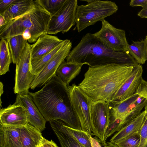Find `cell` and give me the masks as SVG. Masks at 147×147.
<instances>
[{
	"instance_id": "obj_1",
	"label": "cell",
	"mask_w": 147,
	"mask_h": 147,
	"mask_svg": "<svg viewBox=\"0 0 147 147\" xmlns=\"http://www.w3.org/2000/svg\"><path fill=\"white\" fill-rule=\"evenodd\" d=\"M29 94L46 121L60 120L72 128L82 129L67 86L56 74L41 89Z\"/></svg>"
},
{
	"instance_id": "obj_2",
	"label": "cell",
	"mask_w": 147,
	"mask_h": 147,
	"mask_svg": "<svg viewBox=\"0 0 147 147\" xmlns=\"http://www.w3.org/2000/svg\"><path fill=\"white\" fill-rule=\"evenodd\" d=\"M133 66L110 64L89 66L78 86L93 102H109L131 73Z\"/></svg>"
},
{
	"instance_id": "obj_3",
	"label": "cell",
	"mask_w": 147,
	"mask_h": 147,
	"mask_svg": "<svg viewBox=\"0 0 147 147\" xmlns=\"http://www.w3.org/2000/svg\"><path fill=\"white\" fill-rule=\"evenodd\" d=\"M67 62L90 67L110 64L134 66L139 64L128 52L115 51L106 47L93 34L87 33L66 58Z\"/></svg>"
},
{
	"instance_id": "obj_4",
	"label": "cell",
	"mask_w": 147,
	"mask_h": 147,
	"mask_svg": "<svg viewBox=\"0 0 147 147\" xmlns=\"http://www.w3.org/2000/svg\"><path fill=\"white\" fill-rule=\"evenodd\" d=\"M34 1L35 6L32 9L0 27V39L4 38L7 41L27 32L31 35L29 43H35L40 36L47 34L51 16L38 0Z\"/></svg>"
},
{
	"instance_id": "obj_5",
	"label": "cell",
	"mask_w": 147,
	"mask_h": 147,
	"mask_svg": "<svg viewBox=\"0 0 147 147\" xmlns=\"http://www.w3.org/2000/svg\"><path fill=\"white\" fill-rule=\"evenodd\" d=\"M87 5L78 6L77 9L76 22L78 32L88 27L101 21L106 17L116 13L118 6L113 2L99 0H82Z\"/></svg>"
},
{
	"instance_id": "obj_6",
	"label": "cell",
	"mask_w": 147,
	"mask_h": 147,
	"mask_svg": "<svg viewBox=\"0 0 147 147\" xmlns=\"http://www.w3.org/2000/svg\"><path fill=\"white\" fill-rule=\"evenodd\" d=\"M78 6L77 0H65L59 9L51 16L47 34H55L68 31L76 23Z\"/></svg>"
},
{
	"instance_id": "obj_7",
	"label": "cell",
	"mask_w": 147,
	"mask_h": 147,
	"mask_svg": "<svg viewBox=\"0 0 147 147\" xmlns=\"http://www.w3.org/2000/svg\"><path fill=\"white\" fill-rule=\"evenodd\" d=\"M67 87L72 106L80 121L82 130L93 135L90 113L93 102L75 83Z\"/></svg>"
},
{
	"instance_id": "obj_8",
	"label": "cell",
	"mask_w": 147,
	"mask_h": 147,
	"mask_svg": "<svg viewBox=\"0 0 147 147\" xmlns=\"http://www.w3.org/2000/svg\"><path fill=\"white\" fill-rule=\"evenodd\" d=\"M31 61L30 44L28 42L16 64L14 93H29L30 85L35 76L31 72Z\"/></svg>"
},
{
	"instance_id": "obj_9",
	"label": "cell",
	"mask_w": 147,
	"mask_h": 147,
	"mask_svg": "<svg viewBox=\"0 0 147 147\" xmlns=\"http://www.w3.org/2000/svg\"><path fill=\"white\" fill-rule=\"evenodd\" d=\"M101 22L100 29L94 35L108 48L116 52H128L125 31L115 28L105 19Z\"/></svg>"
},
{
	"instance_id": "obj_10",
	"label": "cell",
	"mask_w": 147,
	"mask_h": 147,
	"mask_svg": "<svg viewBox=\"0 0 147 147\" xmlns=\"http://www.w3.org/2000/svg\"><path fill=\"white\" fill-rule=\"evenodd\" d=\"M72 43L68 40L65 44L56 53L35 77L30 88L34 90L44 86L55 74L58 68L69 54Z\"/></svg>"
},
{
	"instance_id": "obj_11",
	"label": "cell",
	"mask_w": 147,
	"mask_h": 147,
	"mask_svg": "<svg viewBox=\"0 0 147 147\" xmlns=\"http://www.w3.org/2000/svg\"><path fill=\"white\" fill-rule=\"evenodd\" d=\"M110 105L107 102H93L90 113L93 135L98 138L100 142L105 146L106 142L105 133L108 125L110 117Z\"/></svg>"
},
{
	"instance_id": "obj_12",
	"label": "cell",
	"mask_w": 147,
	"mask_h": 147,
	"mask_svg": "<svg viewBox=\"0 0 147 147\" xmlns=\"http://www.w3.org/2000/svg\"><path fill=\"white\" fill-rule=\"evenodd\" d=\"M143 71V68L140 64L134 66L130 75L108 103L115 104L121 102L135 94L142 78Z\"/></svg>"
},
{
	"instance_id": "obj_13",
	"label": "cell",
	"mask_w": 147,
	"mask_h": 147,
	"mask_svg": "<svg viewBox=\"0 0 147 147\" xmlns=\"http://www.w3.org/2000/svg\"><path fill=\"white\" fill-rule=\"evenodd\" d=\"M0 125L7 127H22L29 123L26 109L15 102L0 109Z\"/></svg>"
},
{
	"instance_id": "obj_14",
	"label": "cell",
	"mask_w": 147,
	"mask_h": 147,
	"mask_svg": "<svg viewBox=\"0 0 147 147\" xmlns=\"http://www.w3.org/2000/svg\"><path fill=\"white\" fill-rule=\"evenodd\" d=\"M15 102L26 109L29 123L41 132L45 129L46 121L29 93L17 94Z\"/></svg>"
},
{
	"instance_id": "obj_15",
	"label": "cell",
	"mask_w": 147,
	"mask_h": 147,
	"mask_svg": "<svg viewBox=\"0 0 147 147\" xmlns=\"http://www.w3.org/2000/svg\"><path fill=\"white\" fill-rule=\"evenodd\" d=\"M63 40L57 36L45 34L33 44L30 45L32 60L40 57L51 51Z\"/></svg>"
},
{
	"instance_id": "obj_16",
	"label": "cell",
	"mask_w": 147,
	"mask_h": 147,
	"mask_svg": "<svg viewBox=\"0 0 147 147\" xmlns=\"http://www.w3.org/2000/svg\"><path fill=\"white\" fill-rule=\"evenodd\" d=\"M49 122L61 147H83L71 134L65 122L58 119L51 120Z\"/></svg>"
},
{
	"instance_id": "obj_17",
	"label": "cell",
	"mask_w": 147,
	"mask_h": 147,
	"mask_svg": "<svg viewBox=\"0 0 147 147\" xmlns=\"http://www.w3.org/2000/svg\"><path fill=\"white\" fill-rule=\"evenodd\" d=\"M34 0H15L0 14L3 17L6 24L29 12L34 7Z\"/></svg>"
},
{
	"instance_id": "obj_18",
	"label": "cell",
	"mask_w": 147,
	"mask_h": 147,
	"mask_svg": "<svg viewBox=\"0 0 147 147\" xmlns=\"http://www.w3.org/2000/svg\"><path fill=\"white\" fill-rule=\"evenodd\" d=\"M145 110L123 127L110 139V142L115 144L128 136L140 131L146 117Z\"/></svg>"
},
{
	"instance_id": "obj_19",
	"label": "cell",
	"mask_w": 147,
	"mask_h": 147,
	"mask_svg": "<svg viewBox=\"0 0 147 147\" xmlns=\"http://www.w3.org/2000/svg\"><path fill=\"white\" fill-rule=\"evenodd\" d=\"M21 127L0 125V147H22L20 138Z\"/></svg>"
},
{
	"instance_id": "obj_20",
	"label": "cell",
	"mask_w": 147,
	"mask_h": 147,
	"mask_svg": "<svg viewBox=\"0 0 147 147\" xmlns=\"http://www.w3.org/2000/svg\"><path fill=\"white\" fill-rule=\"evenodd\" d=\"M43 138L41 132L29 123L21 127L20 138L22 147H37Z\"/></svg>"
},
{
	"instance_id": "obj_21",
	"label": "cell",
	"mask_w": 147,
	"mask_h": 147,
	"mask_svg": "<svg viewBox=\"0 0 147 147\" xmlns=\"http://www.w3.org/2000/svg\"><path fill=\"white\" fill-rule=\"evenodd\" d=\"M84 63L67 62L64 60L57 69L56 75L67 86L78 75Z\"/></svg>"
},
{
	"instance_id": "obj_22",
	"label": "cell",
	"mask_w": 147,
	"mask_h": 147,
	"mask_svg": "<svg viewBox=\"0 0 147 147\" xmlns=\"http://www.w3.org/2000/svg\"><path fill=\"white\" fill-rule=\"evenodd\" d=\"M139 96L136 93L124 100L115 104L110 105V114L117 119L122 120L128 112L131 105L136 102Z\"/></svg>"
},
{
	"instance_id": "obj_23",
	"label": "cell",
	"mask_w": 147,
	"mask_h": 147,
	"mask_svg": "<svg viewBox=\"0 0 147 147\" xmlns=\"http://www.w3.org/2000/svg\"><path fill=\"white\" fill-rule=\"evenodd\" d=\"M127 52L139 64H143L147 60V48L145 39L140 41H133L128 44Z\"/></svg>"
},
{
	"instance_id": "obj_24",
	"label": "cell",
	"mask_w": 147,
	"mask_h": 147,
	"mask_svg": "<svg viewBox=\"0 0 147 147\" xmlns=\"http://www.w3.org/2000/svg\"><path fill=\"white\" fill-rule=\"evenodd\" d=\"M11 55L12 62L16 64L26 45L28 40L22 35L13 37L7 40Z\"/></svg>"
},
{
	"instance_id": "obj_25",
	"label": "cell",
	"mask_w": 147,
	"mask_h": 147,
	"mask_svg": "<svg viewBox=\"0 0 147 147\" xmlns=\"http://www.w3.org/2000/svg\"><path fill=\"white\" fill-rule=\"evenodd\" d=\"M68 40L65 39L63 40L51 51L40 57L32 60L31 72L35 76L38 74L52 57L65 44Z\"/></svg>"
},
{
	"instance_id": "obj_26",
	"label": "cell",
	"mask_w": 147,
	"mask_h": 147,
	"mask_svg": "<svg viewBox=\"0 0 147 147\" xmlns=\"http://www.w3.org/2000/svg\"><path fill=\"white\" fill-rule=\"evenodd\" d=\"M0 74L2 75L9 71V66L12 62L8 42L4 38L0 39Z\"/></svg>"
},
{
	"instance_id": "obj_27",
	"label": "cell",
	"mask_w": 147,
	"mask_h": 147,
	"mask_svg": "<svg viewBox=\"0 0 147 147\" xmlns=\"http://www.w3.org/2000/svg\"><path fill=\"white\" fill-rule=\"evenodd\" d=\"M147 105V99L139 97L137 101L131 105L123 119L124 127L138 116Z\"/></svg>"
},
{
	"instance_id": "obj_28",
	"label": "cell",
	"mask_w": 147,
	"mask_h": 147,
	"mask_svg": "<svg viewBox=\"0 0 147 147\" xmlns=\"http://www.w3.org/2000/svg\"><path fill=\"white\" fill-rule=\"evenodd\" d=\"M69 130L78 142L83 147H92L91 137L90 134L82 129L72 128L67 124Z\"/></svg>"
},
{
	"instance_id": "obj_29",
	"label": "cell",
	"mask_w": 147,
	"mask_h": 147,
	"mask_svg": "<svg viewBox=\"0 0 147 147\" xmlns=\"http://www.w3.org/2000/svg\"><path fill=\"white\" fill-rule=\"evenodd\" d=\"M123 126L122 120L116 119L110 113L109 122L105 133L106 140L108 137L115 132L119 131Z\"/></svg>"
},
{
	"instance_id": "obj_30",
	"label": "cell",
	"mask_w": 147,
	"mask_h": 147,
	"mask_svg": "<svg viewBox=\"0 0 147 147\" xmlns=\"http://www.w3.org/2000/svg\"><path fill=\"white\" fill-rule=\"evenodd\" d=\"M42 7L52 16L62 6L65 0H38Z\"/></svg>"
},
{
	"instance_id": "obj_31",
	"label": "cell",
	"mask_w": 147,
	"mask_h": 147,
	"mask_svg": "<svg viewBox=\"0 0 147 147\" xmlns=\"http://www.w3.org/2000/svg\"><path fill=\"white\" fill-rule=\"evenodd\" d=\"M141 138L139 131L136 133L116 143L118 147H138Z\"/></svg>"
},
{
	"instance_id": "obj_32",
	"label": "cell",
	"mask_w": 147,
	"mask_h": 147,
	"mask_svg": "<svg viewBox=\"0 0 147 147\" xmlns=\"http://www.w3.org/2000/svg\"><path fill=\"white\" fill-rule=\"evenodd\" d=\"M146 117L139 131L141 140L138 147H145L147 142V105L145 107Z\"/></svg>"
},
{
	"instance_id": "obj_33",
	"label": "cell",
	"mask_w": 147,
	"mask_h": 147,
	"mask_svg": "<svg viewBox=\"0 0 147 147\" xmlns=\"http://www.w3.org/2000/svg\"><path fill=\"white\" fill-rule=\"evenodd\" d=\"M135 93L139 97L147 99V81L142 78L137 88Z\"/></svg>"
},
{
	"instance_id": "obj_34",
	"label": "cell",
	"mask_w": 147,
	"mask_h": 147,
	"mask_svg": "<svg viewBox=\"0 0 147 147\" xmlns=\"http://www.w3.org/2000/svg\"><path fill=\"white\" fill-rule=\"evenodd\" d=\"M129 4L132 7L140 6L145 9L147 8V0H131Z\"/></svg>"
},
{
	"instance_id": "obj_35",
	"label": "cell",
	"mask_w": 147,
	"mask_h": 147,
	"mask_svg": "<svg viewBox=\"0 0 147 147\" xmlns=\"http://www.w3.org/2000/svg\"><path fill=\"white\" fill-rule=\"evenodd\" d=\"M15 0H0V14L3 13Z\"/></svg>"
},
{
	"instance_id": "obj_36",
	"label": "cell",
	"mask_w": 147,
	"mask_h": 147,
	"mask_svg": "<svg viewBox=\"0 0 147 147\" xmlns=\"http://www.w3.org/2000/svg\"><path fill=\"white\" fill-rule=\"evenodd\" d=\"M41 144L43 147H58L57 145L52 140H49L43 138Z\"/></svg>"
},
{
	"instance_id": "obj_37",
	"label": "cell",
	"mask_w": 147,
	"mask_h": 147,
	"mask_svg": "<svg viewBox=\"0 0 147 147\" xmlns=\"http://www.w3.org/2000/svg\"><path fill=\"white\" fill-rule=\"evenodd\" d=\"M99 140L96 138L91 137L92 147H102L100 144Z\"/></svg>"
},
{
	"instance_id": "obj_38",
	"label": "cell",
	"mask_w": 147,
	"mask_h": 147,
	"mask_svg": "<svg viewBox=\"0 0 147 147\" xmlns=\"http://www.w3.org/2000/svg\"><path fill=\"white\" fill-rule=\"evenodd\" d=\"M137 15L141 18H147V8L142 9L138 13Z\"/></svg>"
},
{
	"instance_id": "obj_39",
	"label": "cell",
	"mask_w": 147,
	"mask_h": 147,
	"mask_svg": "<svg viewBox=\"0 0 147 147\" xmlns=\"http://www.w3.org/2000/svg\"><path fill=\"white\" fill-rule=\"evenodd\" d=\"M6 24V22L3 17L0 14V27H2Z\"/></svg>"
},
{
	"instance_id": "obj_40",
	"label": "cell",
	"mask_w": 147,
	"mask_h": 147,
	"mask_svg": "<svg viewBox=\"0 0 147 147\" xmlns=\"http://www.w3.org/2000/svg\"><path fill=\"white\" fill-rule=\"evenodd\" d=\"M104 147H118L115 144L110 142L106 143Z\"/></svg>"
},
{
	"instance_id": "obj_41",
	"label": "cell",
	"mask_w": 147,
	"mask_h": 147,
	"mask_svg": "<svg viewBox=\"0 0 147 147\" xmlns=\"http://www.w3.org/2000/svg\"><path fill=\"white\" fill-rule=\"evenodd\" d=\"M3 83L0 82V97H1V95L3 94Z\"/></svg>"
},
{
	"instance_id": "obj_42",
	"label": "cell",
	"mask_w": 147,
	"mask_h": 147,
	"mask_svg": "<svg viewBox=\"0 0 147 147\" xmlns=\"http://www.w3.org/2000/svg\"><path fill=\"white\" fill-rule=\"evenodd\" d=\"M37 147H43V146L41 144V142L40 143L38 146Z\"/></svg>"
},
{
	"instance_id": "obj_43",
	"label": "cell",
	"mask_w": 147,
	"mask_h": 147,
	"mask_svg": "<svg viewBox=\"0 0 147 147\" xmlns=\"http://www.w3.org/2000/svg\"><path fill=\"white\" fill-rule=\"evenodd\" d=\"M145 39L146 40V46H147V35L146 36Z\"/></svg>"
},
{
	"instance_id": "obj_44",
	"label": "cell",
	"mask_w": 147,
	"mask_h": 147,
	"mask_svg": "<svg viewBox=\"0 0 147 147\" xmlns=\"http://www.w3.org/2000/svg\"><path fill=\"white\" fill-rule=\"evenodd\" d=\"M145 147H147V142L146 143V144Z\"/></svg>"
}]
</instances>
